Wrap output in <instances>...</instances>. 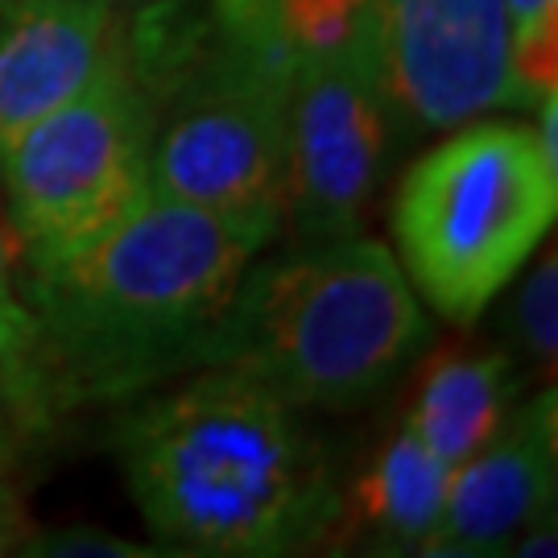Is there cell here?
I'll list each match as a JSON object with an SVG mask.
<instances>
[{
  "label": "cell",
  "mask_w": 558,
  "mask_h": 558,
  "mask_svg": "<svg viewBox=\"0 0 558 558\" xmlns=\"http://www.w3.org/2000/svg\"><path fill=\"white\" fill-rule=\"evenodd\" d=\"M274 236V223L145 191L66 257L29 260L21 299L38 323L54 418L120 410L149 385L207 368L244 269Z\"/></svg>",
  "instance_id": "cell-1"
},
{
  "label": "cell",
  "mask_w": 558,
  "mask_h": 558,
  "mask_svg": "<svg viewBox=\"0 0 558 558\" xmlns=\"http://www.w3.org/2000/svg\"><path fill=\"white\" fill-rule=\"evenodd\" d=\"M112 451L166 555H302L336 525L343 488L302 410L223 364L124 401Z\"/></svg>",
  "instance_id": "cell-2"
},
{
  "label": "cell",
  "mask_w": 558,
  "mask_h": 558,
  "mask_svg": "<svg viewBox=\"0 0 558 558\" xmlns=\"http://www.w3.org/2000/svg\"><path fill=\"white\" fill-rule=\"evenodd\" d=\"M426 339L430 319L398 253L356 232L248 265L207 368H236L299 410L339 414L377 398Z\"/></svg>",
  "instance_id": "cell-3"
},
{
  "label": "cell",
  "mask_w": 558,
  "mask_h": 558,
  "mask_svg": "<svg viewBox=\"0 0 558 558\" xmlns=\"http://www.w3.org/2000/svg\"><path fill=\"white\" fill-rule=\"evenodd\" d=\"M558 170L530 124L463 120L422 154L398 186V260L426 306L447 323H476L550 236Z\"/></svg>",
  "instance_id": "cell-4"
},
{
  "label": "cell",
  "mask_w": 558,
  "mask_h": 558,
  "mask_svg": "<svg viewBox=\"0 0 558 558\" xmlns=\"http://www.w3.org/2000/svg\"><path fill=\"white\" fill-rule=\"evenodd\" d=\"M299 59L203 21V38L166 87L145 191L281 228L286 124Z\"/></svg>",
  "instance_id": "cell-5"
},
{
  "label": "cell",
  "mask_w": 558,
  "mask_h": 558,
  "mask_svg": "<svg viewBox=\"0 0 558 558\" xmlns=\"http://www.w3.org/2000/svg\"><path fill=\"white\" fill-rule=\"evenodd\" d=\"M154 120L158 108L120 46L83 96L0 149V179L25 257H66L145 195Z\"/></svg>",
  "instance_id": "cell-6"
},
{
  "label": "cell",
  "mask_w": 558,
  "mask_h": 558,
  "mask_svg": "<svg viewBox=\"0 0 558 558\" xmlns=\"http://www.w3.org/2000/svg\"><path fill=\"white\" fill-rule=\"evenodd\" d=\"M389 83L377 9L339 46L299 66L286 124L281 220L299 244L356 236L389 149Z\"/></svg>",
  "instance_id": "cell-7"
},
{
  "label": "cell",
  "mask_w": 558,
  "mask_h": 558,
  "mask_svg": "<svg viewBox=\"0 0 558 558\" xmlns=\"http://www.w3.org/2000/svg\"><path fill=\"white\" fill-rule=\"evenodd\" d=\"M377 21L393 120L451 129L493 108H525L505 0H380Z\"/></svg>",
  "instance_id": "cell-8"
},
{
  "label": "cell",
  "mask_w": 558,
  "mask_h": 558,
  "mask_svg": "<svg viewBox=\"0 0 558 558\" xmlns=\"http://www.w3.org/2000/svg\"><path fill=\"white\" fill-rule=\"evenodd\" d=\"M558 398L546 380L525 405H513L493 439L451 472L442 513L422 542L426 558L509 555L525 521L555 505Z\"/></svg>",
  "instance_id": "cell-9"
},
{
  "label": "cell",
  "mask_w": 558,
  "mask_h": 558,
  "mask_svg": "<svg viewBox=\"0 0 558 558\" xmlns=\"http://www.w3.org/2000/svg\"><path fill=\"white\" fill-rule=\"evenodd\" d=\"M120 46L112 0H9L0 13V149L83 96Z\"/></svg>",
  "instance_id": "cell-10"
},
{
  "label": "cell",
  "mask_w": 558,
  "mask_h": 558,
  "mask_svg": "<svg viewBox=\"0 0 558 558\" xmlns=\"http://www.w3.org/2000/svg\"><path fill=\"white\" fill-rule=\"evenodd\" d=\"M451 468L401 422L377 447L348 493H339L336 525L327 530L348 550L364 555H418L447 500ZM336 546V550H343Z\"/></svg>",
  "instance_id": "cell-11"
},
{
  "label": "cell",
  "mask_w": 558,
  "mask_h": 558,
  "mask_svg": "<svg viewBox=\"0 0 558 558\" xmlns=\"http://www.w3.org/2000/svg\"><path fill=\"white\" fill-rule=\"evenodd\" d=\"M521 398V368L509 352H439L422 368L405 426L456 472L497 435Z\"/></svg>",
  "instance_id": "cell-12"
},
{
  "label": "cell",
  "mask_w": 558,
  "mask_h": 558,
  "mask_svg": "<svg viewBox=\"0 0 558 558\" xmlns=\"http://www.w3.org/2000/svg\"><path fill=\"white\" fill-rule=\"evenodd\" d=\"M13 257H17V244L0 216V401L25 435H50L59 418L46 393L38 323L17 294Z\"/></svg>",
  "instance_id": "cell-13"
},
{
  "label": "cell",
  "mask_w": 558,
  "mask_h": 558,
  "mask_svg": "<svg viewBox=\"0 0 558 558\" xmlns=\"http://www.w3.org/2000/svg\"><path fill=\"white\" fill-rule=\"evenodd\" d=\"M542 248V244H538ZM509 339L518 368L525 364L534 377L555 380L558 360V253L555 244L542 248V257L521 278L518 294L509 302Z\"/></svg>",
  "instance_id": "cell-14"
},
{
  "label": "cell",
  "mask_w": 558,
  "mask_h": 558,
  "mask_svg": "<svg viewBox=\"0 0 558 558\" xmlns=\"http://www.w3.org/2000/svg\"><path fill=\"white\" fill-rule=\"evenodd\" d=\"M505 21L521 104L534 108L558 92V0H505Z\"/></svg>",
  "instance_id": "cell-15"
},
{
  "label": "cell",
  "mask_w": 558,
  "mask_h": 558,
  "mask_svg": "<svg viewBox=\"0 0 558 558\" xmlns=\"http://www.w3.org/2000/svg\"><path fill=\"white\" fill-rule=\"evenodd\" d=\"M373 9V0H278V21L302 66L323 54H336Z\"/></svg>",
  "instance_id": "cell-16"
},
{
  "label": "cell",
  "mask_w": 558,
  "mask_h": 558,
  "mask_svg": "<svg viewBox=\"0 0 558 558\" xmlns=\"http://www.w3.org/2000/svg\"><path fill=\"white\" fill-rule=\"evenodd\" d=\"M17 555L25 558H158L161 546H141L100 530V525H59V530H29Z\"/></svg>",
  "instance_id": "cell-17"
},
{
  "label": "cell",
  "mask_w": 558,
  "mask_h": 558,
  "mask_svg": "<svg viewBox=\"0 0 558 558\" xmlns=\"http://www.w3.org/2000/svg\"><path fill=\"white\" fill-rule=\"evenodd\" d=\"M29 530H34L29 509L21 505L17 488H13V484H9V476L0 472V558L17 555L21 542L29 538Z\"/></svg>",
  "instance_id": "cell-18"
},
{
  "label": "cell",
  "mask_w": 558,
  "mask_h": 558,
  "mask_svg": "<svg viewBox=\"0 0 558 558\" xmlns=\"http://www.w3.org/2000/svg\"><path fill=\"white\" fill-rule=\"evenodd\" d=\"M513 558H555L558 555V530H555V505H546L542 513L525 521L518 530V538L509 546Z\"/></svg>",
  "instance_id": "cell-19"
},
{
  "label": "cell",
  "mask_w": 558,
  "mask_h": 558,
  "mask_svg": "<svg viewBox=\"0 0 558 558\" xmlns=\"http://www.w3.org/2000/svg\"><path fill=\"white\" fill-rule=\"evenodd\" d=\"M9 463H13V439H9V430H4V422H0V472L9 476Z\"/></svg>",
  "instance_id": "cell-20"
},
{
  "label": "cell",
  "mask_w": 558,
  "mask_h": 558,
  "mask_svg": "<svg viewBox=\"0 0 558 558\" xmlns=\"http://www.w3.org/2000/svg\"><path fill=\"white\" fill-rule=\"evenodd\" d=\"M112 4H145V0H112Z\"/></svg>",
  "instance_id": "cell-21"
},
{
  "label": "cell",
  "mask_w": 558,
  "mask_h": 558,
  "mask_svg": "<svg viewBox=\"0 0 558 558\" xmlns=\"http://www.w3.org/2000/svg\"><path fill=\"white\" fill-rule=\"evenodd\" d=\"M373 4H380V0H373Z\"/></svg>",
  "instance_id": "cell-22"
}]
</instances>
